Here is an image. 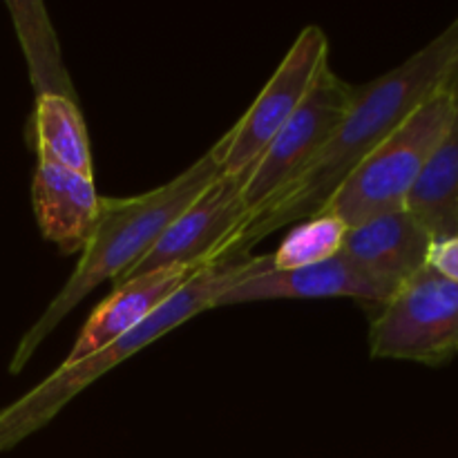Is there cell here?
<instances>
[{"mask_svg": "<svg viewBox=\"0 0 458 458\" xmlns=\"http://www.w3.org/2000/svg\"><path fill=\"white\" fill-rule=\"evenodd\" d=\"M267 268H271V255L244 258L240 262L222 259V262L199 268L173 298L165 300L148 320L134 327L130 334L121 335L114 343L74 365H61L43 383L30 389L25 396L4 407L0 411V452L12 450L27 437L43 429L49 420L56 419L58 411H63L67 403L74 401L83 389L97 383L103 374L119 367L130 356L146 349L148 344H152L168 331L182 327L191 318L215 309V302L224 291L235 286L244 277L267 271Z\"/></svg>", "mask_w": 458, "mask_h": 458, "instance_id": "obj_3", "label": "cell"}, {"mask_svg": "<svg viewBox=\"0 0 458 458\" xmlns=\"http://www.w3.org/2000/svg\"><path fill=\"white\" fill-rule=\"evenodd\" d=\"M450 83L452 85H458V63H456L454 70H452V74H450Z\"/></svg>", "mask_w": 458, "mask_h": 458, "instance_id": "obj_18", "label": "cell"}, {"mask_svg": "<svg viewBox=\"0 0 458 458\" xmlns=\"http://www.w3.org/2000/svg\"><path fill=\"white\" fill-rule=\"evenodd\" d=\"M327 63L329 38L325 30L318 25L304 27L253 106L210 148L224 177H242L255 164L271 139L302 106Z\"/></svg>", "mask_w": 458, "mask_h": 458, "instance_id": "obj_7", "label": "cell"}, {"mask_svg": "<svg viewBox=\"0 0 458 458\" xmlns=\"http://www.w3.org/2000/svg\"><path fill=\"white\" fill-rule=\"evenodd\" d=\"M204 267H164L114 284L112 293L94 309L89 320L83 325L63 365H74L114 343L121 335L130 334Z\"/></svg>", "mask_w": 458, "mask_h": 458, "instance_id": "obj_10", "label": "cell"}, {"mask_svg": "<svg viewBox=\"0 0 458 458\" xmlns=\"http://www.w3.org/2000/svg\"><path fill=\"white\" fill-rule=\"evenodd\" d=\"M31 134L40 164H52L92 177V152L79 103L67 97L36 98Z\"/></svg>", "mask_w": 458, "mask_h": 458, "instance_id": "obj_14", "label": "cell"}, {"mask_svg": "<svg viewBox=\"0 0 458 458\" xmlns=\"http://www.w3.org/2000/svg\"><path fill=\"white\" fill-rule=\"evenodd\" d=\"M447 88L454 94V119L411 188L405 206L432 240L458 235V85L447 79Z\"/></svg>", "mask_w": 458, "mask_h": 458, "instance_id": "obj_13", "label": "cell"}, {"mask_svg": "<svg viewBox=\"0 0 458 458\" xmlns=\"http://www.w3.org/2000/svg\"><path fill=\"white\" fill-rule=\"evenodd\" d=\"M352 98V85L344 83L331 70V63H327L302 106L271 139L255 164L242 174V201L249 217L259 213L325 150L343 123Z\"/></svg>", "mask_w": 458, "mask_h": 458, "instance_id": "obj_5", "label": "cell"}, {"mask_svg": "<svg viewBox=\"0 0 458 458\" xmlns=\"http://www.w3.org/2000/svg\"><path fill=\"white\" fill-rule=\"evenodd\" d=\"M7 9L12 12L13 27L18 31L22 49H25L27 65H30V79L36 89V98L47 97H67L74 98V85L61 58L56 31L49 22L43 3H27V0H9Z\"/></svg>", "mask_w": 458, "mask_h": 458, "instance_id": "obj_15", "label": "cell"}, {"mask_svg": "<svg viewBox=\"0 0 458 458\" xmlns=\"http://www.w3.org/2000/svg\"><path fill=\"white\" fill-rule=\"evenodd\" d=\"M347 226L334 215H316L300 222L289 235L282 240L276 253L271 255V268L276 271H293V268L311 267L334 258L343 249Z\"/></svg>", "mask_w": 458, "mask_h": 458, "instance_id": "obj_16", "label": "cell"}, {"mask_svg": "<svg viewBox=\"0 0 458 458\" xmlns=\"http://www.w3.org/2000/svg\"><path fill=\"white\" fill-rule=\"evenodd\" d=\"M242 177L219 174L157 240V244L123 273L114 284L164 267H204L222 262L226 242L246 222Z\"/></svg>", "mask_w": 458, "mask_h": 458, "instance_id": "obj_8", "label": "cell"}, {"mask_svg": "<svg viewBox=\"0 0 458 458\" xmlns=\"http://www.w3.org/2000/svg\"><path fill=\"white\" fill-rule=\"evenodd\" d=\"M452 119L454 94L445 83L358 164L320 213L334 215L353 228L378 215L405 208L411 188L445 137Z\"/></svg>", "mask_w": 458, "mask_h": 458, "instance_id": "obj_4", "label": "cell"}, {"mask_svg": "<svg viewBox=\"0 0 458 458\" xmlns=\"http://www.w3.org/2000/svg\"><path fill=\"white\" fill-rule=\"evenodd\" d=\"M219 165L213 150L188 165L182 174L164 186L137 197H103L101 215L92 237L81 250V259L74 273L67 277L56 298L47 304L38 322L22 335L13 352L9 371L16 374L30 362L36 349L63 322V318L92 293L103 280H119L132 268L152 246L157 244L165 228L204 195L206 188L219 177Z\"/></svg>", "mask_w": 458, "mask_h": 458, "instance_id": "obj_2", "label": "cell"}, {"mask_svg": "<svg viewBox=\"0 0 458 458\" xmlns=\"http://www.w3.org/2000/svg\"><path fill=\"white\" fill-rule=\"evenodd\" d=\"M369 353L385 360L443 365L458 356V284L429 267L416 273L369 329Z\"/></svg>", "mask_w": 458, "mask_h": 458, "instance_id": "obj_6", "label": "cell"}, {"mask_svg": "<svg viewBox=\"0 0 458 458\" xmlns=\"http://www.w3.org/2000/svg\"><path fill=\"white\" fill-rule=\"evenodd\" d=\"M101 199L88 174L40 161L36 165L31 182L36 222L45 240L56 244L61 253H81L85 249L101 215Z\"/></svg>", "mask_w": 458, "mask_h": 458, "instance_id": "obj_11", "label": "cell"}, {"mask_svg": "<svg viewBox=\"0 0 458 458\" xmlns=\"http://www.w3.org/2000/svg\"><path fill=\"white\" fill-rule=\"evenodd\" d=\"M428 267L458 284V235L432 242L428 253Z\"/></svg>", "mask_w": 458, "mask_h": 458, "instance_id": "obj_17", "label": "cell"}, {"mask_svg": "<svg viewBox=\"0 0 458 458\" xmlns=\"http://www.w3.org/2000/svg\"><path fill=\"white\" fill-rule=\"evenodd\" d=\"M398 291H401L398 286L371 276L360 264L338 253L325 262L293 268V271L267 268V271L253 273L224 291L215 307L309 298H353L360 302L376 304V307H385Z\"/></svg>", "mask_w": 458, "mask_h": 458, "instance_id": "obj_9", "label": "cell"}, {"mask_svg": "<svg viewBox=\"0 0 458 458\" xmlns=\"http://www.w3.org/2000/svg\"><path fill=\"white\" fill-rule=\"evenodd\" d=\"M432 237L407 208L347 228L340 253L389 284L403 286L428 267Z\"/></svg>", "mask_w": 458, "mask_h": 458, "instance_id": "obj_12", "label": "cell"}, {"mask_svg": "<svg viewBox=\"0 0 458 458\" xmlns=\"http://www.w3.org/2000/svg\"><path fill=\"white\" fill-rule=\"evenodd\" d=\"M458 63V16L425 47L371 83L353 88L352 106L325 150L259 213L246 219L224 246L222 259L250 249L293 222L320 213L344 179L450 79Z\"/></svg>", "mask_w": 458, "mask_h": 458, "instance_id": "obj_1", "label": "cell"}]
</instances>
